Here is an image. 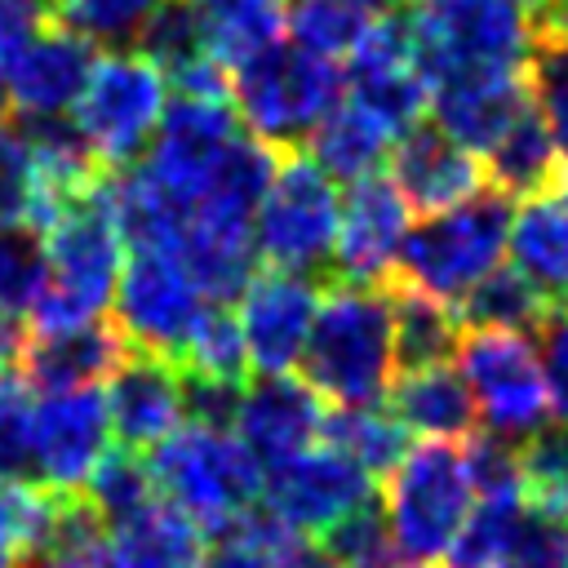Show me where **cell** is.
I'll return each mask as SVG.
<instances>
[{"mask_svg": "<svg viewBox=\"0 0 568 568\" xmlns=\"http://www.w3.org/2000/svg\"><path fill=\"white\" fill-rule=\"evenodd\" d=\"M297 368L302 382L333 408L382 404L399 373L390 280L386 284L337 280L333 288H324Z\"/></svg>", "mask_w": 568, "mask_h": 568, "instance_id": "obj_1", "label": "cell"}, {"mask_svg": "<svg viewBox=\"0 0 568 568\" xmlns=\"http://www.w3.org/2000/svg\"><path fill=\"white\" fill-rule=\"evenodd\" d=\"M40 240H44V280L27 311L31 328L84 324L106 315L129 253L106 178L84 195H75L71 204H62L40 226Z\"/></svg>", "mask_w": 568, "mask_h": 568, "instance_id": "obj_2", "label": "cell"}, {"mask_svg": "<svg viewBox=\"0 0 568 568\" xmlns=\"http://www.w3.org/2000/svg\"><path fill=\"white\" fill-rule=\"evenodd\" d=\"M382 519L395 555L439 568L475 506V479L457 439H422L382 475Z\"/></svg>", "mask_w": 568, "mask_h": 568, "instance_id": "obj_3", "label": "cell"}, {"mask_svg": "<svg viewBox=\"0 0 568 568\" xmlns=\"http://www.w3.org/2000/svg\"><path fill=\"white\" fill-rule=\"evenodd\" d=\"M506 231H510V195H501L497 186H479L462 204L422 213V222L408 226L390 280L413 284L444 306H457L484 275L501 266Z\"/></svg>", "mask_w": 568, "mask_h": 568, "instance_id": "obj_4", "label": "cell"}, {"mask_svg": "<svg viewBox=\"0 0 568 568\" xmlns=\"http://www.w3.org/2000/svg\"><path fill=\"white\" fill-rule=\"evenodd\" d=\"M146 466L155 493L191 515L204 532H217L262 497V466L231 426L186 417L146 448Z\"/></svg>", "mask_w": 568, "mask_h": 568, "instance_id": "obj_5", "label": "cell"}, {"mask_svg": "<svg viewBox=\"0 0 568 568\" xmlns=\"http://www.w3.org/2000/svg\"><path fill=\"white\" fill-rule=\"evenodd\" d=\"M342 98V62L320 58L293 40H280L231 71V102L240 124L275 151H297Z\"/></svg>", "mask_w": 568, "mask_h": 568, "instance_id": "obj_6", "label": "cell"}, {"mask_svg": "<svg viewBox=\"0 0 568 568\" xmlns=\"http://www.w3.org/2000/svg\"><path fill=\"white\" fill-rule=\"evenodd\" d=\"M169 106V80L142 49H98L93 71L71 102V124L106 173L142 160L160 115Z\"/></svg>", "mask_w": 568, "mask_h": 568, "instance_id": "obj_7", "label": "cell"}, {"mask_svg": "<svg viewBox=\"0 0 568 568\" xmlns=\"http://www.w3.org/2000/svg\"><path fill=\"white\" fill-rule=\"evenodd\" d=\"M342 217L337 178H328L302 146L280 151L275 173L253 209V248L262 266L320 275L333 266Z\"/></svg>", "mask_w": 568, "mask_h": 568, "instance_id": "obj_8", "label": "cell"}, {"mask_svg": "<svg viewBox=\"0 0 568 568\" xmlns=\"http://www.w3.org/2000/svg\"><path fill=\"white\" fill-rule=\"evenodd\" d=\"M404 18L426 84L453 71L515 67L532 44V18L519 0H413Z\"/></svg>", "mask_w": 568, "mask_h": 568, "instance_id": "obj_9", "label": "cell"}, {"mask_svg": "<svg viewBox=\"0 0 568 568\" xmlns=\"http://www.w3.org/2000/svg\"><path fill=\"white\" fill-rule=\"evenodd\" d=\"M457 368L470 386L475 413L488 435L524 444L546 422H555L550 386L537 359V342L519 328H466L457 337Z\"/></svg>", "mask_w": 568, "mask_h": 568, "instance_id": "obj_10", "label": "cell"}, {"mask_svg": "<svg viewBox=\"0 0 568 568\" xmlns=\"http://www.w3.org/2000/svg\"><path fill=\"white\" fill-rule=\"evenodd\" d=\"M204 306L209 297L195 288V280L178 266L169 248L133 244L124 253V266L111 293V324L133 351H151L178 364Z\"/></svg>", "mask_w": 568, "mask_h": 568, "instance_id": "obj_11", "label": "cell"}, {"mask_svg": "<svg viewBox=\"0 0 568 568\" xmlns=\"http://www.w3.org/2000/svg\"><path fill=\"white\" fill-rule=\"evenodd\" d=\"M257 501L275 519H284L288 528H297L302 537L315 541L346 515L377 501V475H368L346 448L320 439L306 453L288 457L284 466L266 470Z\"/></svg>", "mask_w": 568, "mask_h": 568, "instance_id": "obj_12", "label": "cell"}, {"mask_svg": "<svg viewBox=\"0 0 568 568\" xmlns=\"http://www.w3.org/2000/svg\"><path fill=\"white\" fill-rule=\"evenodd\" d=\"M111 417L102 386L36 390V484L49 493H84L98 462L111 453Z\"/></svg>", "mask_w": 568, "mask_h": 568, "instance_id": "obj_13", "label": "cell"}, {"mask_svg": "<svg viewBox=\"0 0 568 568\" xmlns=\"http://www.w3.org/2000/svg\"><path fill=\"white\" fill-rule=\"evenodd\" d=\"M346 98L373 111L386 129L404 133L430 111V84L417 67L413 31L404 13L377 18L346 58Z\"/></svg>", "mask_w": 568, "mask_h": 568, "instance_id": "obj_14", "label": "cell"}, {"mask_svg": "<svg viewBox=\"0 0 568 568\" xmlns=\"http://www.w3.org/2000/svg\"><path fill=\"white\" fill-rule=\"evenodd\" d=\"M315 311H320L315 275L275 271V266L253 271V280L235 297V320L244 333L248 368L253 373H293L306 351Z\"/></svg>", "mask_w": 568, "mask_h": 568, "instance_id": "obj_15", "label": "cell"}, {"mask_svg": "<svg viewBox=\"0 0 568 568\" xmlns=\"http://www.w3.org/2000/svg\"><path fill=\"white\" fill-rule=\"evenodd\" d=\"M324 422H328L324 399L293 373H257L253 382L240 386V399L231 413V430L253 453L262 475L306 453L311 444H320Z\"/></svg>", "mask_w": 568, "mask_h": 568, "instance_id": "obj_16", "label": "cell"}, {"mask_svg": "<svg viewBox=\"0 0 568 568\" xmlns=\"http://www.w3.org/2000/svg\"><path fill=\"white\" fill-rule=\"evenodd\" d=\"M408 226H413V209L390 178L368 173L351 182V191L342 195L337 244H333L328 271L355 284H386L395 275Z\"/></svg>", "mask_w": 568, "mask_h": 568, "instance_id": "obj_17", "label": "cell"}, {"mask_svg": "<svg viewBox=\"0 0 568 568\" xmlns=\"http://www.w3.org/2000/svg\"><path fill=\"white\" fill-rule=\"evenodd\" d=\"M102 399H106L115 444L138 448V453H146L151 444H160L169 430H178L186 422L182 368L151 351L129 346L124 359L102 382Z\"/></svg>", "mask_w": 568, "mask_h": 568, "instance_id": "obj_18", "label": "cell"}, {"mask_svg": "<svg viewBox=\"0 0 568 568\" xmlns=\"http://www.w3.org/2000/svg\"><path fill=\"white\" fill-rule=\"evenodd\" d=\"M93 58H98V44L53 18L18 53H9L0 62L9 111H18V115H67L71 102L80 98L89 71H93Z\"/></svg>", "mask_w": 568, "mask_h": 568, "instance_id": "obj_19", "label": "cell"}, {"mask_svg": "<svg viewBox=\"0 0 568 568\" xmlns=\"http://www.w3.org/2000/svg\"><path fill=\"white\" fill-rule=\"evenodd\" d=\"M528 106V75L524 62L515 67H475V71H453L430 84V115L435 124L484 155Z\"/></svg>", "mask_w": 568, "mask_h": 568, "instance_id": "obj_20", "label": "cell"}, {"mask_svg": "<svg viewBox=\"0 0 568 568\" xmlns=\"http://www.w3.org/2000/svg\"><path fill=\"white\" fill-rule=\"evenodd\" d=\"M386 169H390V182L399 186V195L408 200L413 213L453 209L488 182L484 164L470 146L448 138L439 124H422V120L395 138Z\"/></svg>", "mask_w": 568, "mask_h": 568, "instance_id": "obj_21", "label": "cell"}, {"mask_svg": "<svg viewBox=\"0 0 568 568\" xmlns=\"http://www.w3.org/2000/svg\"><path fill=\"white\" fill-rule=\"evenodd\" d=\"M129 342L120 328L98 315L84 324H58V328H31L18 351V373L36 390H71V386H102L111 368L124 359Z\"/></svg>", "mask_w": 568, "mask_h": 568, "instance_id": "obj_22", "label": "cell"}, {"mask_svg": "<svg viewBox=\"0 0 568 568\" xmlns=\"http://www.w3.org/2000/svg\"><path fill=\"white\" fill-rule=\"evenodd\" d=\"M506 253L510 266L546 293V302H568V169L510 209Z\"/></svg>", "mask_w": 568, "mask_h": 568, "instance_id": "obj_23", "label": "cell"}, {"mask_svg": "<svg viewBox=\"0 0 568 568\" xmlns=\"http://www.w3.org/2000/svg\"><path fill=\"white\" fill-rule=\"evenodd\" d=\"M209 532L173 501L155 497L142 510L106 524L102 568H200Z\"/></svg>", "mask_w": 568, "mask_h": 568, "instance_id": "obj_24", "label": "cell"}, {"mask_svg": "<svg viewBox=\"0 0 568 568\" xmlns=\"http://www.w3.org/2000/svg\"><path fill=\"white\" fill-rule=\"evenodd\" d=\"M386 395H390V413L408 426V435H422V439H470L475 435L479 413H475L470 386L462 368H453L448 359L399 368Z\"/></svg>", "mask_w": 568, "mask_h": 568, "instance_id": "obj_25", "label": "cell"}, {"mask_svg": "<svg viewBox=\"0 0 568 568\" xmlns=\"http://www.w3.org/2000/svg\"><path fill=\"white\" fill-rule=\"evenodd\" d=\"M395 129H386L373 111H364L359 102L342 98L306 138V155L337 182H359L368 173H382L395 146Z\"/></svg>", "mask_w": 568, "mask_h": 568, "instance_id": "obj_26", "label": "cell"}, {"mask_svg": "<svg viewBox=\"0 0 568 568\" xmlns=\"http://www.w3.org/2000/svg\"><path fill=\"white\" fill-rule=\"evenodd\" d=\"M564 169L568 164H564V155H559L546 120L537 115L532 98L519 111V120L484 151V178H488V186H497L510 200H524V195L550 186Z\"/></svg>", "mask_w": 568, "mask_h": 568, "instance_id": "obj_27", "label": "cell"}, {"mask_svg": "<svg viewBox=\"0 0 568 568\" xmlns=\"http://www.w3.org/2000/svg\"><path fill=\"white\" fill-rule=\"evenodd\" d=\"M204 53L235 71L284 40V0H195Z\"/></svg>", "mask_w": 568, "mask_h": 568, "instance_id": "obj_28", "label": "cell"}, {"mask_svg": "<svg viewBox=\"0 0 568 568\" xmlns=\"http://www.w3.org/2000/svg\"><path fill=\"white\" fill-rule=\"evenodd\" d=\"M311 546L297 528L275 519L262 501H253L244 515L209 532L200 568H293V559Z\"/></svg>", "mask_w": 568, "mask_h": 568, "instance_id": "obj_29", "label": "cell"}, {"mask_svg": "<svg viewBox=\"0 0 568 568\" xmlns=\"http://www.w3.org/2000/svg\"><path fill=\"white\" fill-rule=\"evenodd\" d=\"M390 315H395V368H422L457 355L462 320L453 306L435 302L430 293L390 280Z\"/></svg>", "mask_w": 568, "mask_h": 568, "instance_id": "obj_30", "label": "cell"}, {"mask_svg": "<svg viewBox=\"0 0 568 568\" xmlns=\"http://www.w3.org/2000/svg\"><path fill=\"white\" fill-rule=\"evenodd\" d=\"M524 515H528L524 488L479 493L439 568H501L506 555H510V541H515V532L524 524Z\"/></svg>", "mask_w": 568, "mask_h": 568, "instance_id": "obj_31", "label": "cell"}, {"mask_svg": "<svg viewBox=\"0 0 568 568\" xmlns=\"http://www.w3.org/2000/svg\"><path fill=\"white\" fill-rule=\"evenodd\" d=\"M546 311H550L546 293L528 275H519L515 266H497L493 275H484L453 306V315L462 320V328H519V333L537 328Z\"/></svg>", "mask_w": 568, "mask_h": 568, "instance_id": "obj_32", "label": "cell"}, {"mask_svg": "<svg viewBox=\"0 0 568 568\" xmlns=\"http://www.w3.org/2000/svg\"><path fill=\"white\" fill-rule=\"evenodd\" d=\"M324 439L346 448L368 475H386L404 453H408V426L382 408V404H359V408H333L324 422Z\"/></svg>", "mask_w": 568, "mask_h": 568, "instance_id": "obj_33", "label": "cell"}, {"mask_svg": "<svg viewBox=\"0 0 568 568\" xmlns=\"http://www.w3.org/2000/svg\"><path fill=\"white\" fill-rule=\"evenodd\" d=\"M377 18L359 13L346 0H284V36L320 58H351V49L364 40V31Z\"/></svg>", "mask_w": 568, "mask_h": 568, "instance_id": "obj_34", "label": "cell"}, {"mask_svg": "<svg viewBox=\"0 0 568 568\" xmlns=\"http://www.w3.org/2000/svg\"><path fill=\"white\" fill-rule=\"evenodd\" d=\"M178 368L182 373H195V377H213V382H244L253 368H248V351H244V333H240V320L231 311V302H209L186 351L178 355Z\"/></svg>", "mask_w": 568, "mask_h": 568, "instance_id": "obj_35", "label": "cell"}, {"mask_svg": "<svg viewBox=\"0 0 568 568\" xmlns=\"http://www.w3.org/2000/svg\"><path fill=\"white\" fill-rule=\"evenodd\" d=\"M519 479L528 506L568 519V417L546 422L519 444Z\"/></svg>", "mask_w": 568, "mask_h": 568, "instance_id": "obj_36", "label": "cell"}, {"mask_svg": "<svg viewBox=\"0 0 568 568\" xmlns=\"http://www.w3.org/2000/svg\"><path fill=\"white\" fill-rule=\"evenodd\" d=\"M524 75H528V98H532L537 115L546 120V129H550L564 164H568V36L532 27Z\"/></svg>", "mask_w": 568, "mask_h": 568, "instance_id": "obj_37", "label": "cell"}, {"mask_svg": "<svg viewBox=\"0 0 568 568\" xmlns=\"http://www.w3.org/2000/svg\"><path fill=\"white\" fill-rule=\"evenodd\" d=\"M84 497H89V506L102 515V524H115V519L142 510L146 501H155L160 493H155L146 453L124 448V444H111V453H106V457L98 462V470L89 475Z\"/></svg>", "mask_w": 568, "mask_h": 568, "instance_id": "obj_38", "label": "cell"}, {"mask_svg": "<svg viewBox=\"0 0 568 568\" xmlns=\"http://www.w3.org/2000/svg\"><path fill=\"white\" fill-rule=\"evenodd\" d=\"M0 479L36 484V386L18 368L0 377Z\"/></svg>", "mask_w": 568, "mask_h": 568, "instance_id": "obj_39", "label": "cell"}, {"mask_svg": "<svg viewBox=\"0 0 568 568\" xmlns=\"http://www.w3.org/2000/svg\"><path fill=\"white\" fill-rule=\"evenodd\" d=\"M44 280V240L31 222H0V315L31 311Z\"/></svg>", "mask_w": 568, "mask_h": 568, "instance_id": "obj_40", "label": "cell"}, {"mask_svg": "<svg viewBox=\"0 0 568 568\" xmlns=\"http://www.w3.org/2000/svg\"><path fill=\"white\" fill-rule=\"evenodd\" d=\"M155 4L160 0H53V18L98 49H129Z\"/></svg>", "mask_w": 568, "mask_h": 568, "instance_id": "obj_41", "label": "cell"}, {"mask_svg": "<svg viewBox=\"0 0 568 568\" xmlns=\"http://www.w3.org/2000/svg\"><path fill=\"white\" fill-rule=\"evenodd\" d=\"M501 568H568V519L528 506Z\"/></svg>", "mask_w": 568, "mask_h": 568, "instance_id": "obj_42", "label": "cell"}, {"mask_svg": "<svg viewBox=\"0 0 568 568\" xmlns=\"http://www.w3.org/2000/svg\"><path fill=\"white\" fill-rule=\"evenodd\" d=\"M532 333H537V359L550 386L555 417H568V302H550V311Z\"/></svg>", "mask_w": 568, "mask_h": 568, "instance_id": "obj_43", "label": "cell"}, {"mask_svg": "<svg viewBox=\"0 0 568 568\" xmlns=\"http://www.w3.org/2000/svg\"><path fill=\"white\" fill-rule=\"evenodd\" d=\"M53 22V0H0V62Z\"/></svg>", "mask_w": 568, "mask_h": 568, "instance_id": "obj_44", "label": "cell"}, {"mask_svg": "<svg viewBox=\"0 0 568 568\" xmlns=\"http://www.w3.org/2000/svg\"><path fill=\"white\" fill-rule=\"evenodd\" d=\"M18 351H22V333H18V320L0 315V377L18 368Z\"/></svg>", "mask_w": 568, "mask_h": 568, "instance_id": "obj_45", "label": "cell"}, {"mask_svg": "<svg viewBox=\"0 0 568 568\" xmlns=\"http://www.w3.org/2000/svg\"><path fill=\"white\" fill-rule=\"evenodd\" d=\"M346 4H355L368 18H390V13H404L413 0H346Z\"/></svg>", "mask_w": 568, "mask_h": 568, "instance_id": "obj_46", "label": "cell"}, {"mask_svg": "<svg viewBox=\"0 0 568 568\" xmlns=\"http://www.w3.org/2000/svg\"><path fill=\"white\" fill-rule=\"evenodd\" d=\"M346 568H417V564H408L404 555H395V546H386V550H377V555H368V559H355V564H346Z\"/></svg>", "mask_w": 568, "mask_h": 568, "instance_id": "obj_47", "label": "cell"}, {"mask_svg": "<svg viewBox=\"0 0 568 568\" xmlns=\"http://www.w3.org/2000/svg\"><path fill=\"white\" fill-rule=\"evenodd\" d=\"M293 568H342V564H337V559H333V555H328L320 541H311V546H306V550L293 559Z\"/></svg>", "mask_w": 568, "mask_h": 568, "instance_id": "obj_48", "label": "cell"}, {"mask_svg": "<svg viewBox=\"0 0 568 568\" xmlns=\"http://www.w3.org/2000/svg\"><path fill=\"white\" fill-rule=\"evenodd\" d=\"M0 568H22V550L0 532Z\"/></svg>", "mask_w": 568, "mask_h": 568, "instance_id": "obj_49", "label": "cell"}, {"mask_svg": "<svg viewBox=\"0 0 568 568\" xmlns=\"http://www.w3.org/2000/svg\"><path fill=\"white\" fill-rule=\"evenodd\" d=\"M9 115V93H4V71H0V120Z\"/></svg>", "mask_w": 568, "mask_h": 568, "instance_id": "obj_50", "label": "cell"}, {"mask_svg": "<svg viewBox=\"0 0 568 568\" xmlns=\"http://www.w3.org/2000/svg\"><path fill=\"white\" fill-rule=\"evenodd\" d=\"M519 4H524V9H528V13H537V9H541V4H546V0H519Z\"/></svg>", "mask_w": 568, "mask_h": 568, "instance_id": "obj_51", "label": "cell"}]
</instances>
